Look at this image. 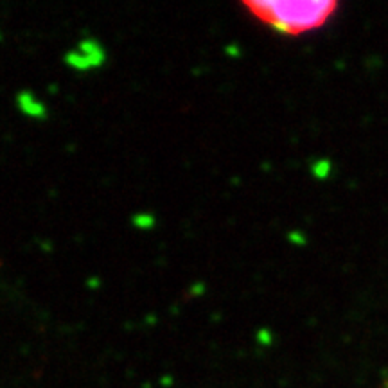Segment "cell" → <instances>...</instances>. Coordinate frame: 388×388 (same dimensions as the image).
Listing matches in <instances>:
<instances>
[{
    "instance_id": "2",
    "label": "cell",
    "mask_w": 388,
    "mask_h": 388,
    "mask_svg": "<svg viewBox=\"0 0 388 388\" xmlns=\"http://www.w3.org/2000/svg\"><path fill=\"white\" fill-rule=\"evenodd\" d=\"M20 108H22L26 114H29L31 117H38V114H42V104L29 94H23L18 97Z\"/></svg>"
},
{
    "instance_id": "1",
    "label": "cell",
    "mask_w": 388,
    "mask_h": 388,
    "mask_svg": "<svg viewBox=\"0 0 388 388\" xmlns=\"http://www.w3.org/2000/svg\"><path fill=\"white\" fill-rule=\"evenodd\" d=\"M244 8L257 20L282 35H302L318 29L335 13V2H247Z\"/></svg>"
}]
</instances>
